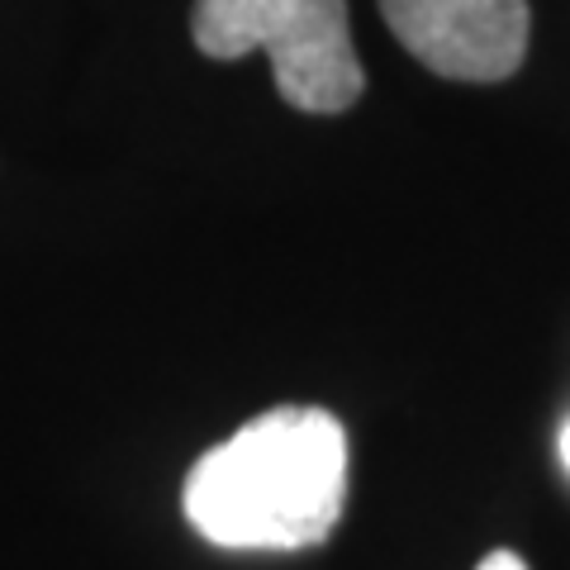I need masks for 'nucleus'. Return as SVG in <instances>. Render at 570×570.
I'll use <instances>...</instances> for the list:
<instances>
[{"instance_id": "f257e3e1", "label": "nucleus", "mask_w": 570, "mask_h": 570, "mask_svg": "<svg viewBox=\"0 0 570 570\" xmlns=\"http://www.w3.org/2000/svg\"><path fill=\"white\" fill-rule=\"evenodd\" d=\"M347 433L328 409L281 404L209 448L186 475L181 509L228 551L318 547L343 519Z\"/></svg>"}, {"instance_id": "f03ea898", "label": "nucleus", "mask_w": 570, "mask_h": 570, "mask_svg": "<svg viewBox=\"0 0 570 570\" xmlns=\"http://www.w3.org/2000/svg\"><path fill=\"white\" fill-rule=\"evenodd\" d=\"M190 33L219 62L262 48L281 100L305 115H343L366 86L347 0H195Z\"/></svg>"}, {"instance_id": "7ed1b4c3", "label": "nucleus", "mask_w": 570, "mask_h": 570, "mask_svg": "<svg viewBox=\"0 0 570 570\" xmlns=\"http://www.w3.org/2000/svg\"><path fill=\"white\" fill-rule=\"evenodd\" d=\"M390 33L452 81H504L528 58V0H381Z\"/></svg>"}, {"instance_id": "20e7f679", "label": "nucleus", "mask_w": 570, "mask_h": 570, "mask_svg": "<svg viewBox=\"0 0 570 570\" xmlns=\"http://www.w3.org/2000/svg\"><path fill=\"white\" fill-rule=\"evenodd\" d=\"M475 570H528V561L519 557V551H490V557L480 561Z\"/></svg>"}, {"instance_id": "39448f33", "label": "nucleus", "mask_w": 570, "mask_h": 570, "mask_svg": "<svg viewBox=\"0 0 570 570\" xmlns=\"http://www.w3.org/2000/svg\"><path fill=\"white\" fill-rule=\"evenodd\" d=\"M557 452H561V466H566V475H570V419H566L561 438H557Z\"/></svg>"}]
</instances>
